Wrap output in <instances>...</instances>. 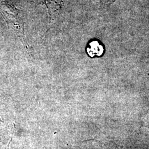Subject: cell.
I'll return each mask as SVG.
<instances>
[{"mask_svg": "<svg viewBox=\"0 0 149 149\" xmlns=\"http://www.w3.org/2000/svg\"><path fill=\"white\" fill-rule=\"evenodd\" d=\"M104 49L103 46L98 41L94 40L89 44L88 47L87 48V52L91 57L93 58L95 56H100L103 53Z\"/></svg>", "mask_w": 149, "mask_h": 149, "instance_id": "cell-1", "label": "cell"}]
</instances>
